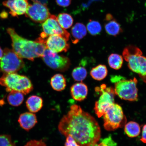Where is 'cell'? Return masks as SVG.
I'll return each instance as SVG.
<instances>
[{
	"instance_id": "d6a6232c",
	"label": "cell",
	"mask_w": 146,
	"mask_h": 146,
	"mask_svg": "<svg viewBox=\"0 0 146 146\" xmlns=\"http://www.w3.org/2000/svg\"><path fill=\"white\" fill-rule=\"evenodd\" d=\"M92 146H108L107 145H106L105 144L103 143V142H101V143L99 144H97V143L95 144L94 145Z\"/></svg>"
},
{
	"instance_id": "5b68a950",
	"label": "cell",
	"mask_w": 146,
	"mask_h": 146,
	"mask_svg": "<svg viewBox=\"0 0 146 146\" xmlns=\"http://www.w3.org/2000/svg\"><path fill=\"white\" fill-rule=\"evenodd\" d=\"M0 84L6 87L7 92L15 90L25 95L29 94L33 89V84L28 78L16 73L3 74L0 78Z\"/></svg>"
},
{
	"instance_id": "5bb4252c",
	"label": "cell",
	"mask_w": 146,
	"mask_h": 146,
	"mask_svg": "<svg viewBox=\"0 0 146 146\" xmlns=\"http://www.w3.org/2000/svg\"><path fill=\"white\" fill-rule=\"evenodd\" d=\"M104 27L106 32L110 35L116 36L123 31L119 23L110 14L106 15Z\"/></svg>"
},
{
	"instance_id": "52a82bcc",
	"label": "cell",
	"mask_w": 146,
	"mask_h": 146,
	"mask_svg": "<svg viewBox=\"0 0 146 146\" xmlns=\"http://www.w3.org/2000/svg\"><path fill=\"white\" fill-rule=\"evenodd\" d=\"M25 66L24 62L13 50L6 48L0 60V72L5 73H16Z\"/></svg>"
},
{
	"instance_id": "277c9868",
	"label": "cell",
	"mask_w": 146,
	"mask_h": 146,
	"mask_svg": "<svg viewBox=\"0 0 146 146\" xmlns=\"http://www.w3.org/2000/svg\"><path fill=\"white\" fill-rule=\"evenodd\" d=\"M111 80L115 83V94L121 99L132 102L138 100V81L136 78L127 80L122 76H114L111 77Z\"/></svg>"
},
{
	"instance_id": "6da1fadb",
	"label": "cell",
	"mask_w": 146,
	"mask_h": 146,
	"mask_svg": "<svg viewBox=\"0 0 146 146\" xmlns=\"http://www.w3.org/2000/svg\"><path fill=\"white\" fill-rule=\"evenodd\" d=\"M58 128L62 135H70L80 146H92L101 137L100 127L95 119L76 104L71 106Z\"/></svg>"
},
{
	"instance_id": "7a4b0ae2",
	"label": "cell",
	"mask_w": 146,
	"mask_h": 146,
	"mask_svg": "<svg viewBox=\"0 0 146 146\" xmlns=\"http://www.w3.org/2000/svg\"><path fill=\"white\" fill-rule=\"evenodd\" d=\"M7 31L12 40L13 50L20 57L34 61L42 56L46 49L44 39L40 37L36 41L30 40L19 36L13 28H8Z\"/></svg>"
},
{
	"instance_id": "ffe728a7",
	"label": "cell",
	"mask_w": 146,
	"mask_h": 146,
	"mask_svg": "<svg viewBox=\"0 0 146 146\" xmlns=\"http://www.w3.org/2000/svg\"><path fill=\"white\" fill-rule=\"evenodd\" d=\"M108 70L106 66L104 65H99L93 68L91 71L90 74L93 78L100 81L106 77Z\"/></svg>"
},
{
	"instance_id": "2e32d148",
	"label": "cell",
	"mask_w": 146,
	"mask_h": 146,
	"mask_svg": "<svg viewBox=\"0 0 146 146\" xmlns=\"http://www.w3.org/2000/svg\"><path fill=\"white\" fill-rule=\"evenodd\" d=\"M88 89L85 84L80 82L74 84L70 88L71 96L76 101H83L86 98Z\"/></svg>"
},
{
	"instance_id": "484cf974",
	"label": "cell",
	"mask_w": 146,
	"mask_h": 146,
	"mask_svg": "<svg viewBox=\"0 0 146 146\" xmlns=\"http://www.w3.org/2000/svg\"><path fill=\"white\" fill-rule=\"evenodd\" d=\"M87 28L89 33L93 36L100 34L102 30L101 25L98 21L91 20L88 23Z\"/></svg>"
},
{
	"instance_id": "7402d4cb",
	"label": "cell",
	"mask_w": 146,
	"mask_h": 146,
	"mask_svg": "<svg viewBox=\"0 0 146 146\" xmlns=\"http://www.w3.org/2000/svg\"><path fill=\"white\" fill-rule=\"evenodd\" d=\"M124 131L129 137L134 138L139 135L141 129L138 123L135 122L131 121L125 124Z\"/></svg>"
},
{
	"instance_id": "ac0fdd59",
	"label": "cell",
	"mask_w": 146,
	"mask_h": 146,
	"mask_svg": "<svg viewBox=\"0 0 146 146\" xmlns=\"http://www.w3.org/2000/svg\"><path fill=\"white\" fill-rule=\"evenodd\" d=\"M26 104L27 109L31 112L35 113L39 111L43 106V100L40 97L32 96L27 99Z\"/></svg>"
},
{
	"instance_id": "836d02e7",
	"label": "cell",
	"mask_w": 146,
	"mask_h": 146,
	"mask_svg": "<svg viewBox=\"0 0 146 146\" xmlns=\"http://www.w3.org/2000/svg\"><path fill=\"white\" fill-rule=\"evenodd\" d=\"M3 51L1 47H0V60L1 59L2 57L3 56Z\"/></svg>"
},
{
	"instance_id": "1f68e13d",
	"label": "cell",
	"mask_w": 146,
	"mask_h": 146,
	"mask_svg": "<svg viewBox=\"0 0 146 146\" xmlns=\"http://www.w3.org/2000/svg\"><path fill=\"white\" fill-rule=\"evenodd\" d=\"M1 17L3 18H6V17H7L8 15H7V14H6V13L3 12L2 13H1Z\"/></svg>"
},
{
	"instance_id": "7c38bea8",
	"label": "cell",
	"mask_w": 146,
	"mask_h": 146,
	"mask_svg": "<svg viewBox=\"0 0 146 146\" xmlns=\"http://www.w3.org/2000/svg\"><path fill=\"white\" fill-rule=\"evenodd\" d=\"M47 38L45 39V44L46 48L51 52L56 53L66 52L70 48L68 41L62 36L54 35Z\"/></svg>"
},
{
	"instance_id": "3957f363",
	"label": "cell",
	"mask_w": 146,
	"mask_h": 146,
	"mask_svg": "<svg viewBox=\"0 0 146 146\" xmlns=\"http://www.w3.org/2000/svg\"><path fill=\"white\" fill-rule=\"evenodd\" d=\"M140 49L134 45L126 47L123 51L124 59L131 70L138 74L146 83V57Z\"/></svg>"
},
{
	"instance_id": "603a6c76",
	"label": "cell",
	"mask_w": 146,
	"mask_h": 146,
	"mask_svg": "<svg viewBox=\"0 0 146 146\" xmlns=\"http://www.w3.org/2000/svg\"><path fill=\"white\" fill-rule=\"evenodd\" d=\"M56 17L60 26L65 30L70 28L74 23L72 16L68 14H60Z\"/></svg>"
},
{
	"instance_id": "4fadbf2b",
	"label": "cell",
	"mask_w": 146,
	"mask_h": 146,
	"mask_svg": "<svg viewBox=\"0 0 146 146\" xmlns=\"http://www.w3.org/2000/svg\"><path fill=\"white\" fill-rule=\"evenodd\" d=\"M3 4L9 9V13L13 17L25 14L29 5L28 0H7Z\"/></svg>"
},
{
	"instance_id": "9a60e30c",
	"label": "cell",
	"mask_w": 146,
	"mask_h": 146,
	"mask_svg": "<svg viewBox=\"0 0 146 146\" xmlns=\"http://www.w3.org/2000/svg\"><path fill=\"white\" fill-rule=\"evenodd\" d=\"M20 126L26 131L30 130L37 123L36 115L31 112H25L20 115L18 119Z\"/></svg>"
},
{
	"instance_id": "8992f818",
	"label": "cell",
	"mask_w": 146,
	"mask_h": 146,
	"mask_svg": "<svg viewBox=\"0 0 146 146\" xmlns=\"http://www.w3.org/2000/svg\"><path fill=\"white\" fill-rule=\"evenodd\" d=\"M103 116L104 127L108 131H114L123 127L127 121L121 107L115 103L106 110Z\"/></svg>"
},
{
	"instance_id": "f546056e",
	"label": "cell",
	"mask_w": 146,
	"mask_h": 146,
	"mask_svg": "<svg viewBox=\"0 0 146 146\" xmlns=\"http://www.w3.org/2000/svg\"><path fill=\"white\" fill-rule=\"evenodd\" d=\"M56 1L59 6L66 7L70 5L72 0H56Z\"/></svg>"
},
{
	"instance_id": "8fae6325",
	"label": "cell",
	"mask_w": 146,
	"mask_h": 146,
	"mask_svg": "<svg viewBox=\"0 0 146 146\" xmlns=\"http://www.w3.org/2000/svg\"><path fill=\"white\" fill-rule=\"evenodd\" d=\"M25 14L33 21L40 23H43L51 15L46 5L38 2L29 5Z\"/></svg>"
},
{
	"instance_id": "30bf717a",
	"label": "cell",
	"mask_w": 146,
	"mask_h": 146,
	"mask_svg": "<svg viewBox=\"0 0 146 146\" xmlns=\"http://www.w3.org/2000/svg\"><path fill=\"white\" fill-rule=\"evenodd\" d=\"M42 26L43 32L41 34L40 37L43 39H45L50 35H58L63 36L68 41L70 34L60 26L55 16L50 15L44 22Z\"/></svg>"
},
{
	"instance_id": "4316f807",
	"label": "cell",
	"mask_w": 146,
	"mask_h": 146,
	"mask_svg": "<svg viewBox=\"0 0 146 146\" xmlns=\"http://www.w3.org/2000/svg\"><path fill=\"white\" fill-rule=\"evenodd\" d=\"M0 146H16L10 135H0Z\"/></svg>"
},
{
	"instance_id": "44dd1931",
	"label": "cell",
	"mask_w": 146,
	"mask_h": 146,
	"mask_svg": "<svg viewBox=\"0 0 146 146\" xmlns=\"http://www.w3.org/2000/svg\"><path fill=\"white\" fill-rule=\"evenodd\" d=\"M23 94L19 91L12 90L10 91L7 97L9 104L14 107H17L23 103L24 97Z\"/></svg>"
},
{
	"instance_id": "f1b7e54d",
	"label": "cell",
	"mask_w": 146,
	"mask_h": 146,
	"mask_svg": "<svg viewBox=\"0 0 146 146\" xmlns=\"http://www.w3.org/2000/svg\"><path fill=\"white\" fill-rule=\"evenodd\" d=\"M66 141L65 146H80L76 142L72 137L69 135L66 137Z\"/></svg>"
},
{
	"instance_id": "d4e9b609",
	"label": "cell",
	"mask_w": 146,
	"mask_h": 146,
	"mask_svg": "<svg viewBox=\"0 0 146 146\" xmlns=\"http://www.w3.org/2000/svg\"><path fill=\"white\" fill-rule=\"evenodd\" d=\"M87 72L84 67L79 66L76 67L72 71V77L75 81H82L87 77Z\"/></svg>"
},
{
	"instance_id": "83f0119b",
	"label": "cell",
	"mask_w": 146,
	"mask_h": 146,
	"mask_svg": "<svg viewBox=\"0 0 146 146\" xmlns=\"http://www.w3.org/2000/svg\"><path fill=\"white\" fill-rule=\"evenodd\" d=\"M24 146H46V145L42 140H33L27 142Z\"/></svg>"
},
{
	"instance_id": "ba28073f",
	"label": "cell",
	"mask_w": 146,
	"mask_h": 146,
	"mask_svg": "<svg viewBox=\"0 0 146 146\" xmlns=\"http://www.w3.org/2000/svg\"><path fill=\"white\" fill-rule=\"evenodd\" d=\"M96 92H99L100 97L96 102L94 108L95 112L100 118L103 116L104 113L110 106L114 103L115 94L114 89L111 87H108L103 84L100 87L96 88Z\"/></svg>"
},
{
	"instance_id": "4dcf8cb0",
	"label": "cell",
	"mask_w": 146,
	"mask_h": 146,
	"mask_svg": "<svg viewBox=\"0 0 146 146\" xmlns=\"http://www.w3.org/2000/svg\"><path fill=\"white\" fill-rule=\"evenodd\" d=\"M141 141L143 143H146V124L142 127Z\"/></svg>"
},
{
	"instance_id": "e0dca14e",
	"label": "cell",
	"mask_w": 146,
	"mask_h": 146,
	"mask_svg": "<svg viewBox=\"0 0 146 146\" xmlns=\"http://www.w3.org/2000/svg\"><path fill=\"white\" fill-rule=\"evenodd\" d=\"M87 33V29L84 25L80 23H76L71 30L72 42L74 44L78 43L86 36Z\"/></svg>"
},
{
	"instance_id": "d6986e66",
	"label": "cell",
	"mask_w": 146,
	"mask_h": 146,
	"mask_svg": "<svg viewBox=\"0 0 146 146\" xmlns=\"http://www.w3.org/2000/svg\"><path fill=\"white\" fill-rule=\"evenodd\" d=\"M50 85L54 90L58 91H63L66 86V80L62 74H56L51 78Z\"/></svg>"
},
{
	"instance_id": "9c48e42d",
	"label": "cell",
	"mask_w": 146,
	"mask_h": 146,
	"mask_svg": "<svg viewBox=\"0 0 146 146\" xmlns=\"http://www.w3.org/2000/svg\"><path fill=\"white\" fill-rule=\"evenodd\" d=\"M42 58L48 67L60 72L68 70L71 65L68 58L51 52L47 48L45 49Z\"/></svg>"
},
{
	"instance_id": "cb8c5ba5",
	"label": "cell",
	"mask_w": 146,
	"mask_h": 146,
	"mask_svg": "<svg viewBox=\"0 0 146 146\" xmlns=\"http://www.w3.org/2000/svg\"><path fill=\"white\" fill-rule=\"evenodd\" d=\"M109 64L111 68L118 70L121 68L123 63L122 56L116 54H111L108 59Z\"/></svg>"
}]
</instances>
